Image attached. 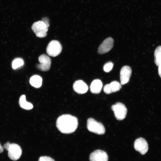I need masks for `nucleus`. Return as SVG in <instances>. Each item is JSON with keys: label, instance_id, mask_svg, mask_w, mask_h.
Segmentation results:
<instances>
[{"label": "nucleus", "instance_id": "1", "mask_svg": "<svg viewBox=\"0 0 161 161\" xmlns=\"http://www.w3.org/2000/svg\"><path fill=\"white\" fill-rule=\"evenodd\" d=\"M78 125L77 117L69 114L60 116L57 118L56 126L58 129L64 134H70L74 132Z\"/></svg>", "mask_w": 161, "mask_h": 161}, {"label": "nucleus", "instance_id": "2", "mask_svg": "<svg viewBox=\"0 0 161 161\" xmlns=\"http://www.w3.org/2000/svg\"><path fill=\"white\" fill-rule=\"evenodd\" d=\"M44 20L35 22L32 25L31 28L36 36L40 38H44L47 35V32L49 25L48 19L46 18Z\"/></svg>", "mask_w": 161, "mask_h": 161}, {"label": "nucleus", "instance_id": "3", "mask_svg": "<svg viewBox=\"0 0 161 161\" xmlns=\"http://www.w3.org/2000/svg\"><path fill=\"white\" fill-rule=\"evenodd\" d=\"M4 148L8 151V155L12 160L16 161L19 159L22 154V149L20 146L15 143L7 142L3 145Z\"/></svg>", "mask_w": 161, "mask_h": 161}, {"label": "nucleus", "instance_id": "4", "mask_svg": "<svg viewBox=\"0 0 161 161\" xmlns=\"http://www.w3.org/2000/svg\"><path fill=\"white\" fill-rule=\"evenodd\" d=\"M87 128L90 131L98 134H104L105 132L103 124L92 118H89L87 120Z\"/></svg>", "mask_w": 161, "mask_h": 161}, {"label": "nucleus", "instance_id": "5", "mask_svg": "<svg viewBox=\"0 0 161 161\" xmlns=\"http://www.w3.org/2000/svg\"><path fill=\"white\" fill-rule=\"evenodd\" d=\"M111 108L117 120H121L125 118L127 111L124 104L120 102L116 103L112 106Z\"/></svg>", "mask_w": 161, "mask_h": 161}, {"label": "nucleus", "instance_id": "6", "mask_svg": "<svg viewBox=\"0 0 161 161\" xmlns=\"http://www.w3.org/2000/svg\"><path fill=\"white\" fill-rule=\"evenodd\" d=\"M62 47L59 41L53 40L51 41L48 45L46 48L47 54L53 57L58 55L61 52Z\"/></svg>", "mask_w": 161, "mask_h": 161}, {"label": "nucleus", "instance_id": "7", "mask_svg": "<svg viewBox=\"0 0 161 161\" xmlns=\"http://www.w3.org/2000/svg\"><path fill=\"white\" fill-rule=\"evenodd\" d=\"M38 61L40 64L36 65L37 68L42 71H46L50 68L51 64V59L47 55L43 54L39 56Z\"/></svg>", "mask_w": 161, "mask_h": 161}, {"label": "nucleus", "instance_id": "8", "mask_svg": "<svg viewBox=\"0 0 161 161\" xmlns=\"http://www.w3.org/2000/svg\"><path fill=\"white\" fill-rule=\"evenodd\" d=\"M135 150L139 151L141 154H145L148 150V145L146 140L140 137L135 140L134 143Z\"/></svg>", "mask_w": 161, "mask_h": 161}, {"label": "nucleus", "instance_id": "9", "mask_svg": "<svg viewBox=\"0 0 161 161\" xmlns=\"http://www.w3.org/2000/svg\"><path fill=\"white\" fill-rule=\"evenodd\" d=\"M114 40L109 37L105 39L100 45L98 49V52L102 54L109 52L113 46Z\"/></svg>", "mask_w": 161, "mask_h": 161}, {"label": "nucleus", "instance_id": "10", "mask_svg": "<svg viewBox=\"0 0 161 161\" xmlns=\"http://www.w3.org/2000/svg\"><path fill=\"white\" fill-rule=\"evenodd\" d=\"M108 157L104 151L97 150L92 153L89 156L90 161H108Z\"/></svg>", "mask_w": 161, "mask_h": 161}, {"label": "nucleus", "instance_id": "11", "mask_svg": "<svg viewBox=\"0 0 161 161\" xmlns=\"http://www.w3.org/2000/svg\"><path fill=\"white\" fill-rule=\"evenodd\" d=\"M131 72V69L128 66H124L122 68L120 71V80L121 85H124L129 82Z\"/></svg>", "mask_w": 161, "mask_h": 161}, {"label": "nucleus", "instance_id": "12", "mask_svg": "<svg viewBox=\"0 0 161 161\" xmlns=\"http://www.w3.org/2000/svg\"><path fill=\"white\" fill-rule=\"evenodd\" d=\"M121 87V85L118 82L114 81L109 84L106 85L103 90L106 94H109L119 91Z\"/></svg>", "mask_w": 161, "mask_h": 161}, {"label": "nucleus", "instance_id": "13", "mask_svg": "<svg viewBox=\"0 0 161 161\" xmlns=\"http://www.w3.org/2000/svg\"><path fill=\"white\" fill-rule=\"evenodd\" d=\"M73 88L74 91L79 94L86 93L88 89L87 84L81 80L75 81L73 84Z\"/></svg>", "mask_w": 161, "mask_h": 161}, {"label": "nucleus", "instance_id": "14", "mask_svg": "<svg viewBox=\"0 0 161 161\" xmlns=\"http://www.w3.org/2000/svg\"><path fill=\"white\" fill-rule=\"evenodd\" d=\"M103 87V83L99 79L93 80L90 86L91 92L94 94H97L100 92Z\"/></svg>", "mask_w": 161, "mask_h": 161}, {"label": "nucleus", "instance_id": "15", "mask_svg": "<svg viewBox=\"0 0 161 161\" xmlns=\"http://www.w3.org/2000/svg\"><path fill=\"white\" fill-rule=\"evenodd\" d=\"M19 104L21 108L25 110H30L33 108L32 104L27 101L26 100V96L24 95L21 96L19 99Z\"/></svg>", "mask_w": 161, "mask_h": 161}, {"label": "nucleus", "instance_id": "16", "mask_svg": "<svg viewBox=\"0 0 161 161\" xmlns=\"http://www.w3.org/2000/svg\"><path fill=\"white\" fill-rule=\"evenodd\" d=\"M42 80L41 77L37 75H35L30 78V83L32 86L35 88H38L41 86Z\"/></svg>", "mask_w": 161, "mask_h": 161}, {"label": "nucleus", "instance_id": "17", "mask_svg": "<svg viewBox=\"0 0 161 161\" xmlns=\"http://www.w3.org/2000/svg\"><path fill=\"white\" fill-rule=\"evenodd\" d=\"M154 62L157 66H159L161 64V46H159L154 51Z\"/></svg>", "mask_w": 161, "mask_h": 161}, {"label": "nucleus", "instance_id": "18", "mask_svg": "<svg viewBox=\"0 0 161 161\" xmlns=\"http://www.w3.org/2000/svg\"><path fill=\"white\" fill-rule=\"evenodd\" d=\"M24 64L23 60L20 58L15 59L13 62L12 66L13 69H16L22 66Z\"/></svg>", "mask_w": 161, "mask_h": 161}, {"label": "nucleus", "instance_id": "19", "mask_svg": "<svg viewBox=\"0 0 161 161\" xmlns=\"http://www.w3.org/2000/svg\"><path fill=\"white\" fill-rule=\"evenodd\" d=\"M113 66V63L111 62H109L105 64L104 65L103 70L106 72H109L112 70Z\"/></svg>", "mask_w": 161, "mask_h": 161}, {"label": "nucleus", "instance_id": "20", "mask_svg": "<svg viewBox=\"0 0 161 161\" xmlns=\"http://www.w3.org/2000/svg\"><path fill=\"white\" fill-rule=\"evenodd\" d=\"M38 161H55L51 157L44 156L41 157L39 159Z\"/></svg>", "mask_w": 161, "mask_h": 161}, {"label": "nucleus", "instance_id": "21", "mask_svg": "<svg viewBox=\"0 0 161 161\" xmlns=\"http://www.w3.org/2000/svg\"><path fill=\"white\" fill-rule=\"evenodd\" d=\"M158 73L160 77L161 78V64H160L158 67Z\"/></svg>", "mask_w": 161, "mask_h": 161}, {"label": "nucleus", "instance_id": "22", "mask_svg": "<svg viewBox=\"0 0 161 161\" xmlns=\"http://www.w3.org/2000/svg\"><path fill=\"white\" fill-rule=\"evenodd\" d=\"M4 149L3 147L1 146L0 143V153L3 152Z\"/></svg>", "mask_w": 161, "mask_h": 161}]
</instances>
